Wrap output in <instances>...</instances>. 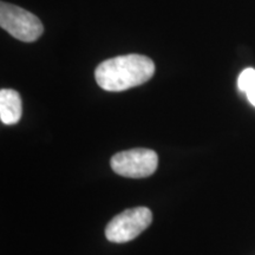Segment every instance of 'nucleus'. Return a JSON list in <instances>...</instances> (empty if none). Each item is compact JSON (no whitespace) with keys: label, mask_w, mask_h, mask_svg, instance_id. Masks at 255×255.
Masks as SVG:
<instances>
[{"label":"nucleus","mask_w":255,"mask_h":255,"mask_svg":"<svg viewBox=\"0 0 255 255\" xmlns=\"http://www.w3.org/2000/svg\"><path fill=\"white\" fill-rule=\"evenodd\" d=\"M155 73V64L146 56L126 55L104 60L96 68L95 78L105 91L120 92L148 82Z\"/></svg>","instance_id":"f257e3e1"},{"label":"nucleus","mask_w":255,"mask_h":255,"mask_svg":"<svg viewBox=\"0 0 255 255\" xmlns=\"http://www.w3.org/2000/svg\"><path fill=\"white\" fill-rule=\"evenodd\" d=\"M0 26L15 39L25 43L36 41L44 32V26L37 15L19 6L1 1Z\"/></svg>","instance_id":"f03ea898"},{"label":"nucleus","mask_w":255,"mask_h":255,"mask_svg":"<svg viewBox=\"0 0 255 255\" xmlns=\"http://www.w3.org/2000/svg\"><path fill=\"white\" fill-rule=\"evenodd\" d=\"M152 214L146 207L124 210L115 216L105 229V237L115 244H124L138 237L150 226Z\"/></svg>","instance_id":"7ed1b4c3"},{"label":"nucleus","mask_w":255,"mask_h":255,"mask_svg":"<svg viewBox=\"0 0 255 255\" xmlns=\"http://www.w3.org/2000/svg\"><path fill=\"white\" fill-rule=\"evenodd\" d=\"M111 168L116 174L129 178H144L152 175L158 165V156L150 149H130L114 155Z\"/></svg>","instance_id":"20e7f679"},{"label":"nucleus","mask_w":255,"mask_h":255,"mask_svg":"<svg viewBox=\"0 0 255 255\" xmlns=\"http://www.w3.org/2000/svg\"><path fill=\"white\" fill-rule=\"evenodd\" d=\"M23 113L20 95L11 89H2L0 91V119L6 126L19 122Z\"/></svg>","instance_id":"39448f33"},{"label":"nucleus","mask_w":255,"mask_h":255,"mask_svg":"<svg viewBox=\"0 0 255 255\" xmlns=\"http://www.w3.org/2000/svg\"><path fill=\"white\" fill-rule=\"evenodd\" d=\"M239 89L245 94L255 90V70L248 68L241 72L238 81Z\"/></svg>","instance_id":"423d86ee"},{"label":"nucleus","mask_w":255,"mask_h":255,"mask_svg":"<svg viewBox=\"0 0 255 255\" xmlns=\"http://www.w3.org/2000/svg\"><path fill=\"white\" fill-rule=\"evenodd\" d=\"M246 95H247L248 101L251 102V104L254 105V107H255V90L248 92V94H246Z\"/></svg>","instance_id":"0eeeda50"}]
</instances>
